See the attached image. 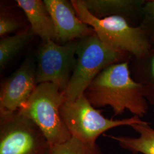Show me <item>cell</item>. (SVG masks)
Returning <instances> with one entry per match:
<instances>
[{"label":"cell","mask_w":154,"mask_h":154,"mask_svg":"<svg viewBox=\"0 0 154 154\" xmlns=\"http://www.w3.org/2000/svg\"><path fill=\"white\" fill-rule=\"evenodd\" d=\"M89 12L94 17L102 18L105 16L125 11L131 7L132 1L121 0H82Z\"/></svg>","instance_id":"obj_13"},{"label":"cell","mask_w":154,"mask_h":154,"mask_svg":"<svg viewBox=\"0 0 154 154\" xmlns=\"http://www.w3.org/2000/svg\"><path fill=\"white\" fill-rule=\"evenodd\" d=\"M65 99V94L54 84L42 83L37 85L26 103L18 111L37 126L50 146L72 138L60 114Z\"/></svg>","instance_id":"obj_2"},{"label":"cell","mask_w":154,"mask_h":154,"mask_svg":"<svg viewBox=\"0 0 154 154\" xmlns=\"http://www.w3.org/2000/svg\"><path fill=\"white\" fill-rule=\"evenodd\" d=\"M46 154H103L96 144H89L72 138L65 143L50 146Z\"/></svg>","instance_id":"obj_14"},{"label":"cell","mask_w":154,"mask_h":154,"mask_svg":"<svg viewBox=\"0 0 154 154\" xmlns=\"http://www.w3.org/2000/svg\"><path fill=\"white\" fill-rule=\"evenodd\" d=\"M21 26L20 23L17 20L4 13H1L0 16V35L13 32Z\"/></svg>","instance_id":"obj_15"},{"label":"cell","mask_w":154,"mask_h":154,"mask_svg":"<svg viewBox=\"0 0 154 154\" xmlns=\"http://www.w3.org/2000/svg\"><path fill=\"white\" fill-rule=\"evenodd\" d=\"M147 8L149 9V11L152 14H153V16H154V1L149 2L147 6Z\"/></svg>","instance_id":"obj_16"},{"label":"cell","mask_w":154,"mask_h":154,"mask_svg":"<svg viewBox=\"0 0 154 154\" xmlns=\"http://www.w3.org/2000/svg\"><path fill=\"white\" fill-rule=\"evenodd\" d=\"M49 144L32 121L18 111L0 115V154H46Z\"/></svg>","instance_id":"obj_6"},{"label":"cell","mask_w":154,"mask_h":154,"mask_svg":"<svg viewBox=\"0 0 154 154\" xmlns=\"http://www.w3.org/2000/svg\"><path fill=\"white\" fill-rule=\"evenodd\" d=\"M16 2L27 17L34 35H38L42 42L56 41L55 26L44 1L17 0Z\"/></svg>","instance_id":"obj_10"},{"label":"cell","mask_w":154,"mask_h":154,"mask_svg":"<svg viewBox=\"0 0 154 154\" xmlns=\"http://www.w3.org/2000/svg\"><path fill=\"white\" fill-rule=\"evenodd\" d=\"M60 114L72 138L89 144H96L97 139L111 128L147 122L135 116L119 120L107 119L95 109L85 94L74 100L65 98Z\"/></svg>","instance_id":"obj_5"},{"label":"cell","mask_w":154,"mask_h":154,"mask_svg":"<svg viewBox=\"0 0 154 154\" xmlns=\"http://www.w3.org/2000/svg\"><path fill=\"white\" fill-rule=\"evenodd\" d=\"M34 35L30 29L0 40V67L3 69Z\"/></svg>","instance_id":"obj_12"},{"label":"cell","mask_w":154,"mask_h":154,"mask_svg":"<svg viewBox=\"0 0 154 154\" xmlns=\"http://www.w3.org/2000/svg\"><path fill=\"white\" fill-rule=\"evenodd\" d=\"M44 2L55 26L56 41L65 44L95 33L93 28L78 17L72 2L65 0H44Z\"/></svg>","instance_id":"obj_9"},{"label":"cell","mask_w":154,"mask_h":154,"mask_svg":"<svg viewBox=\"0 0 154 154\" xmlns=\"http://www.w3.org/2000/svg\"><path fill=\"white\" fill-rule=\"evenodd\" d=\"M78 17L93 28L96 35L103 43L123 53H130L137 58L146 55L149 45L144 31L134 28L119 15H111L98 18L93 16L82 0H72Z\"/></svg>","instance_id":"obj_3"},{"label":"cell","mask_w":154,"mask_h":154,"mask_svg":"<svg viewBox=\"0 0 154 154\" xmlns=\"http://www.w3.org/2000/svg\"><path fill=\"white\" fill-rule=\"evenodd\" d=\"M126 56L105 44L95 33L78 41L76 63L68 87L64 92L65 98L74 100L85 93L94 79L107 67L118 63Z\"/></svg>","instance_id":"obj_4"},{"label":"cell","mask_w":154,"mask_h":154,"mask_svg":"<svg viewBox=\"0 0 154 154\" xmlns=\"http://www.w3.org/2000/svg\"><path fill=\"white\" fill-rule=\"evenodd\" d=\"M152 74L154 77V58H153V60L152 61Z\"/></svg>","instance_id":"obj_17"},{"label":"cell","mask_w":154,"mask_h":154,"mask_svg":"<svg viewBox=\"0 0 154 154\" xmlns=\"http://www.w3.org/2000/svg\"><path fill=\"white\" fill-rule=\"evenodd\" d=\"M84 94L94 107L110 106L115 116L127 110L139 117L148 110L144 87L131 78L127 62L116 63L102 70Z\"/></svg>","instance_id":"obj_1"},{"label":"cell","mask_w":154,"mask_h":154,"mask_svg":"<svg viewBox=\"0 0 154 154\" xmlns=\"http://www.w3.org/2000/svg\"><path fill=\"white\" fill-rule=\"evenodd\" d=\"M78 41L65 44L54 41L42 42L37 52L35 83H51L64 93L68 87L76 63Z\"/></svg>","instance_id":"obj_7"},{"label":"cell","mask_w":154,"mask_h":154,"mask_svg":"<svg viewBox=\"0 0 154 154\" xmlns=\"http://www.w3.org/2000/svg\"><path fill=\"white\" fill-rule=\"evenodd\" d=\"M138 133V137L109 136L116 141L122 148L134 154H154V129L149 122L134 124L131 126Z\"/></svg>","instance_id":"obj_11"},{"label":"cell","mask_w":154,"mask_h":154,"mask_svg":"<svg viewBox=\"0 0 154 154\" xmlns=\"http://www.w3.org/2000/svg\"><path fill=\"white\" fill-rule=\"evenodd\" d=\"M36 67L28 58L3 82L0 91V115L16 112L25 105L37 86Z\"/></svg>","instance_id":"obj_8"}]
</instances>
